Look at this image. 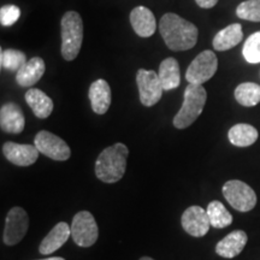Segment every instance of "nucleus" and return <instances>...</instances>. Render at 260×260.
Wrapping results in <instances>:
<instances>
[{
  "instance_id": "28",
  "label": "nucleus",
  "mask_w": 260,
  "mask_h": 260,
  "mask_svg": "<svg viewBox=\"0 0 260 260\" xmlns=\"http://www.w3.org/2000/svg\"><path fill=\"white\" fill-rule=\"evenodd\" d=\"M21 10L16 5H5L0 9V23L3 27H11L18 21Z\"/></svg>"
},
{
  "instance_id": "29",
  "label": "nucleus",
  "mask_w": 260,
  "mask_h": 260,
  "mask_svg": "<svg viewBox=\"0 0 260 260\" xmlns=\"http://www.w3.org/2000/svg\"><path fill=\"white\" fill-rule=\"evenodd\" d=\"M195 3L203 9H212L217 5L218 0H195Z\"/></svg>"
},
{
  "instance_id": "1",
  "label": "nucleus",
  "mask_w": 260,
  "mask_h": 260,
  "mask_svg": "<svg viewBox=\"0 0 260 260\" xmlns=\"http://www.w3.org/2000/svg\"><path fill=\"white\" fill-rule=\"evenodd\" d=\"M165 45L171 51H187L193 48L198 41V28L176 14H165L159 23Z\"/></svg>"
},
{
  "instance_id": "22",
  "label": "nucleus",
  "mask_w": 260,
  "mask_h": 260,
  "mask_svg": "<svg viewBox=\"0 0 260 260\" xmlns=\"http://www.w3.org/2000/svg\"><path fill=\"white\" fill-rule=\"evenodd\" d=\"M258 130L251 124L240 123L230 128L228 133V138L232 145L236 147H248L252 146L258 140Z\"/></svg>"
},
{
  "instance_id": "12",
  "label": "nucleus",
  "mask_w": 260,
  "mask_h": 260,
  "mask_svg": "<svg viewBox=\"0 0 260 260\" xmlns=\"http://www.w3.org/2000/svg\"><path fill=\"white\" fill-rule=\"evenodd\" d=\"M3 153L12 164L17 167H29L38 160L40 152L35 145L16 144L9 141L3 145Z\"/></svg>"
},
{
  "instance_id": "26",
  "label": "nucleus",
  "mask_w": 260,
  "mask_h": 260,
  "mask_svg": "<svg viewBox=\"0 0 260 260\" xmlns=\"http://www.w3.org/2000/svg\"><path fill=\"white\" fill-rule=\"evenodd\" d=\"M242 54L248 63H260V31H256L249 38H247L245 45H243Z\"/></svg>"
},
{
  "instance_id": "8",
  "label": "nucleus",
  "mask_w": 260,
  "mask_h": 260,
  "mask_svg": "<svg viewBox=\"0 0 260 260\" xmlns=\"http://www.w3.org/2000/svg\"><path fill=\"white\" fill-rule=\"evenodd\" d=\"M140 102L144 106L151 107L159 103L162 95V84L159 75L153 70L140 69L136 74Z\"/></svg>"
},
{
  "instance_id": "20",
  "label": "nucleus",
  "mask_w": 260,
  "mask_h": 260,
  "mask_svg": "<svg viewBox=\"0 0 260 260\" xmlns=\"http://www.w3.org/2000/svg\"><path fill=\"white\" fill-rule=\"evenodd\" d=\"M25 102L38 118H47L53 111V102L51 98L38 88H30L25 93Z\"/></svg>"
},
{
  "instance_id": "6",
  "label": "nucleus",
  "mask_w": 260,
  "mask_h": 260,
  "mask_svg": "<svg viewBox=\"0 0 260 260\" xmlns=\"http://www.w3.org/2000/svg\"><path fill=\"white\" fill-rule=\"evenodd\" d=\"M99 229L94 216L88 211H80L75 214L71 223V237L80 247H90L96 242Z\"/></svg>"
},
{
  "instance_id": "7",
  "label": "nucleus",
  "mask_w": 260,
  "mask_h": 260,
  "mask_svg": "<svg viewBox=\"0 0 260 260\" xmlns=\"http://www.w3.org/2000/svg\"><path fill=\"white\" fill-rule=\"evenodd\" d=\"M218 69V59L214 52L206 50L198 54L188 67L186 80L190 84H203L212 79Z\"/></svg>"
},
{
  "instance_id": "16",
  "label": "nucleus",
  "mask_w": 260,
  "mask_h": 260,
  "mask_svg": "<svg viewBox=\"0 0 260 260\" xmlns=\"http://www.w3.org/2000/svg\"><path fill=\"white\" fill-rule=\"evenodd\" d=\"M71 236V225L68 223H58L53 229L48 233V235L42 240L39 247L41 254L48 255L58 251L61 246L65 245L68 239Z\"/></svg>"
},
{
  "instance_id": "17",
  "label": "nucleus",
  "mask_w": 260,
  "mask_h": 260,
  "mask_svg": "<svg viewBox=\"0 0 260 260\" xmlns=\"http://www.w3.org/2000/svg\"><path fill=\"white\" fill-rule=\"evenodd\" d=\"M247 234L243 230H235L226 235L222 241H219L216 246L217 254L223 258L232 259L235 258L243 251L247 245Z\"/></svg>"
},
{
  "instance_id": "18",
  "label": "nucleus",
  "mask_w": 260,
  "mask_h": 260,
  "mask_svg": "<svg viewBox=\"0 0 260 260\" xmlns=\"http://www.w3.org/2000/svg\"><path fill=\"white\" fill-rule=\"evenodd\" d=\"M45 61L40 57H34L25 63L17 73H16V82L21 87H30L34 86L39 80L44 76Z\"/></svg>"
},
{
  "instance_id": "19",
  "label": "nucleus",
  "mask_w": 260,
  "mask_h": 260,
  "mask_svg": "<svg viewBox=\"0 0 260 260\" xmlns=\"http://www.w3.org/2000/svg\"><path fill=\"white\" fill-rule=\"evenodd\" d=\"M243 38L242 25L240 23H234L225 27L216 34L213 38V48L216 51L232 50L236 45L241 42Z\"/></svg>"
},
{
  "instance_id": "11",
  "label": "nucleus",
  "mask_w": 260,
  "mask_h": 260,
  "mask_svg": "<svg viewBox=\"0 0 260 260\" xmlns=\"http://www.w3.org/2000/svg\"><path fill=\"white\" fill-rule=\"evenodd\" d=\"M184 232L194 237H203L210 230V219L206 210L200 206H190L184 211L181 218Z\"/></svg>"
},
{
  "instance_id": "5",
  "label": "nucleus",
  "mask_w": 260,
  "mask_h": 260,
  "mask_svg": "<svg viewBox=\"0 0 260 260\" xmlns=\"http://www.w3.org/2000/svg\"><path fill=\"white\" fill-rule=\"evenodd\" d=\"M223 195L230 206L240 212H248L256 205L255 191L242 181H228L223 186Z\"/></svg>"
},
{
  "instance_id": "30",
  "label": "nucleus",
  "mask_w": 260,
  "mask_h": 260,
  "mask_svg": "<svg viewBox=\"0 0 260 260\" xmlns=\"http://www.w3.org/2000/svg\"><path fill=\"white\" fill-rule=\"evenodd\" d=\"M39 260H65L63 258H59V256H53V258H46V259H39Z\"/></svg>"
},
{
  "instance_id": "25",
  "label": "nucleus",
  "mask_w": 260,
  "mask_h": 260,
  "mask_svg": "<svg viewBox=\"0 0 260 260\" xmlns=\"http://www.w3.org/2000/svg\"><path fill=\"white\" fill-rule=\"evenodd\" d=\"M0 61L3 69L17 73L27 63V57L23 52L18 50H2Z\"/></svg>"
},
{
  "instance_id": "21",
  "label": "nucleus",
  "mask_w": 260,
  "mask_h": 260,
  "mask_svg": "<svg viewBox=\"0 0 260 260\" xmlns=\"http://www.w3.org/2000/svg\"><path fill=\"white\" fill-rule=\"evenodd\" d=\"M159 79L164 90L177 88L181 82L180 65L175 58H167L159 65Z\"/></svg>"
},
{
  "instance_id": "3",
  "label": "nucleus",
  "mask_w": 260,
  "mask_h": 260,
  "mask_svg": "<svg viewBox=\"0 0 260 260\" xmlns=\"http://www.w3.org/2000/svg\"><path fill=\"white\" fill-rule=\"evenodd\" d=\"M61 56L65 60H74L79 56L83 41V22L76 11H68L60 22Z\"/></svg>"
},
{
  "instance_id": "27",
  "label": "nucleus",
  "mask_w": 260,
  "mask_h": 260,
  "mask_svg": "<svg viewBox=\"0 0 260 260\" xmlns=\"http://www.w3.org/2000/svg\"><path fill=\"white\" fill-rule=\"evenodd\" d=\"M237 17L246 21L260 22V0H246L237 6Z\"/></svg>"
},
{
  "instance_id": "9",
  "label": "nucleus",
  "mask_w": 260,
  "mask_h": 260,
  "mask_svg": "<svg viewBox=\"0 0 260 260\" xmlns=\"http://www.w3.org/2000/svg\"><path fill=\"white\" fill-rule=\"evenodd\" d=\"M34 145L41 154L53 159V160H68L71 155L70 147L59 136L52 134L47 130H41L35 136Z\"/></svg>"
},
{
  "instance_id": "2",
  "label": "nucleus",
  "mask_w": 260,
  "mask_h": 260,
  "mask_svg": "<svg viewBox=\"0 0 260 260\" xmlns=\"http://www.w3.org/2000/svg\"><path fill=\"white\" fill-rule=\"evenodd\" d=\"M128 155V147L121 142L106 147L96 159V177L105 183H116L121 181L125 174Z\"/></svg>"
},
{
  "instance_id": "10",
  "label": "nucleus",
  "mask_w": 260,
  "mask_h": 260,
  "mask_svg": "<svg viewBox=\"0 0 260 260\" xmlns=\"http://www.w3.org/2000/svg\"><path fill=\"white\" fill-rule=\"evenodd\" d=\"M29 226V217L22 207H12L5 220L3 240L8 246H15L25 236Z\"/></svg>"
},
{
  "instance_id": "23",
  "label": "nucleus",
  "mask_w": 260,
  "mask_h": 260,
  "mask_svg": "<svg viewBox=\"0 0 260 260\" xmlns=\"http://www.w3.org/2000/svg\"><path fill=\"white\" fill-rule=\"evenodd\" d=\"M207 216H209L211 225L216 229H223L229 226L233 223V216L225 209V206L220 201L214 200L207 206Z\"/></svg>"
},
{
  "instance_id": "24",
  "label": "nucleus",
  "mask_w": 260,
  "mask_h": 260,
  "mask_svg": "<svg viewBox=\"0 0 260 260\" xmlns=\"http://www.w3.org/2000/svg\"><path fill=\"white\" fill-rule=\"evenodd\" d=\"M235 99L240 105L252 107L260 103V86L253 82L239 84L235 89Z\"/></svg>"
},
{
  "instance_id": "15",
  "label": "nucleus",
  "mask_w": 260,
  "mask_h": 260,
  "mask_svg": "<svg viewBox=\"0 0 260 260\" xmlns=\"http://www.w3.org/2000/svg\"><path fill=\"white\" fill-rule=\"evenodd\" d=\"M88 96L92 110L96 115H104L111 105V88L105 80H96L90 84Z\"/></svg>"
},
{
  "instance_id": "13",
  "label": "nucleus",
  "mask_w": 260,
  "mask_h": 260,
  "mask_svg": "<svg viewBox=\"0 0 260 260\" xmlns=\"http://www.w3.org/2000/svg\"><path fill=\"white\" fill-rule=\"evenodd\" d=\"M25 118L17 104L6 103L0 109V128L9 134H21L24 130Z\"/></svg>"
},
{
  "instance_id": "14",
  "label": "nucleus",
  "mask_w": 260,
  "mask_h": 260,
  "mask_svg": "<svg viewBox=\"0 0 260 260\" xmlns=\"http://www.w3.org/2000/svg\"><path fill=\"white\" fill-rule=\"evenodd\" d=\"M130 23L134 31L141 38H149L155 32L157 21L153 12L145 6H138L130 12Z\"/></svg>"
},
{
  "instance_id": "4",
  "label": "nucleus",
  "mask_w": 260,
  "mask_h": 260,
  "mask_svg": "<svg viewBox=\"0 0 260 260\" xmlns=\"http://www.w3.org/2000/svg\"><path fill=\"white\" fill-rule=\"evenodd\" d=\"M207 100V93L201 84H188L184 90L182 107L174 118V125L177 129H186L197 121L203 112Z\"/></svg>"
},
{
  "instance_id": "31",
  "label": "nucleus",
  "mask_w": 260,
  "mask_h": 260,
  "mask_svg": "<svg viewBox=\"0 0 260 260\" xmlns=\"http://www.w3.org/2000/svg\"><path fill=\"white\" fill-rule=\"evenodd\" d=\"M140 260H154V259H152V258H149V256H142L141 259Z\"/></svg>"
}]
</instances>
